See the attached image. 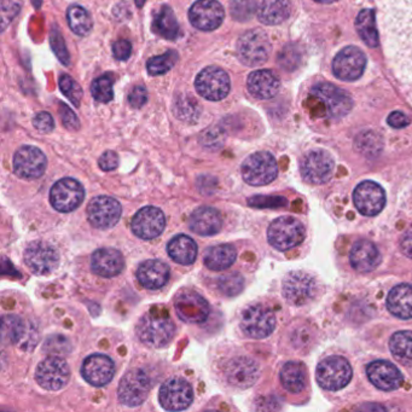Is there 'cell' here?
I'll return each mask as SVG.
<instances>
[{
    "label": "cell",
    "instance_id": "7dc6e473",
    "mask_svg": "<svg viewBox=\"0 0 412 412\" xmlns=\"http://www.w3.org/2000/svg\"><path fill=\"white\" fill-rule=\"evenodd\" d=\"M91 94L94 96V99L101 103L111 102L114 97V91H113V80L111 77H98L92 82L91 86Z\"/></svg>",
    "mask_w": 412,
    "mask_h": 412
},
{
    "label": "cell",
    "instance_id": "603a6c76",
    "mask_svg": "<svg viewBox=\"0 0 412 412\" xmlns=\"http://www.w3.org/2000/svg\"><path fill=\"white\" fill-rule=\"evenodd\" d=\"M175 308L179 318L187 323H202L208 318L209 305L200 294L185 290L175 298Z\"/></svg>",
    "mask_w": 412,
    "mask_h": 412
},
{
    "label": "cell",
    "instance_id": "5b68a950",
    "mask_svg": "<svg viewBox=\"0 0 412 412\" xmlns=\"http://www.w3.org/2000/svg\"><path fill=\"white\" fill-rule=\"evenodd\" d=\"M138 339L148 347L162 349L175 337V327L170 318L145 315L136 327Z\"/></svg>",
    "mask_w": 412,
    "mask_h": 412
},
{
    "label": "cell",
    "instance_id": "ab89813d",
    "mask_svg": "<svg viewBox=\"0 0 412 412\" xmlns=\"http://www.w3.org/2000/svg\"><path fill=\"white\" fill-rule=\"evenodd\" d=\"M389 349L397 361L406 366H412V332H395L389 341Z\"/></svg>",
    "mask_w": 412,
    "mask_h": 412
},
{
    "label": "cell",
    "instance_id": "d6a6232c",
    "mask_svg": "<svg viewBox=\"0 0 412 412\" xmlns=\"http://www.w3.org/2000/svg\"><path fill=\"white\" fill-rule=\"evenodd\" d=\"M292 5L289 0H263L258 9V18L263 25L276 26L289 18Z\"/></svg>",
    "mask_w": 412,
    "mask_h": 412
},
{
    "label": "cell",
    "instance_id": "7c38bea8",
    "mask_svg": "<svg viewBox=\"0 0 412 412\" xmlns=\"http://www.w3.org/2000/svg\"><path fill=\"white\" fill-rule=\"evenodd\" d=\"M241 327L251 339H265L271 335L276 327V316L268 307L253 305L243 312Z\"/></svg>",
    "mask_w": 412,
    "mask_h": 412
},
{
    "label": "cell",
    "instance_id": "bcb514c9",
    "mask_svg": "<svg viewBox=\"0 0 412 412\" xmlns=\"http://www.w3.org/2000/svg\"><path fill=\"white\" fill-rule=\"evenodd\" d=\"M244 287V280L239 273H229L220 277L218 281V288L225 296H236L241 293Z\"/></svg>",
    "mask_w": 412,
    "mask_h": 412
},
{
    "label": "cell",
    "instance_id": "9f6ffc18",
    "mask_svg": "<svg viewBox=\"0 0 412 412\" xmlns=\"http://www.w3.org/2000/svg\"><path fill=\"white\" fill-rule=\"evenodd\" d=\"M148 99V94H146V89L143 86H136L132 89L131 92L128 94V103L132 108H137L139 109L144 106Z\"/></svg>",
    "mask_w": 412,
    "mask_h": 412
},
{
    "label": "cell",
    "instance_id": "d6986e66",
    "mask_svg": "<svg viewBox=\"0 0 412 412\" xmlns=\"http://www.w3.org/2000/svg\"><path fill=\"white\" fill-rule=\"evenodd\" d=\"M121 217V204L111 196H98L89 201L87 218L97 229H111Z\"/></svg>",
    "mask_w": 412,
    "mask_h": 412
},
{
    "label": "cell",
    "instance_id": "816d5d0a",
    "mask_svg": "<svg viewBox=\"0 0 412 412\" xmlns=\"http://www.w3.org/2000/svg\"><path fill=\"white\" fill-rule=\"evenodd\" d=\"M23 0H1V30H4L10 22L18 16Z\"/></svg>",
    "mask_w": 412,
    "mask_h": 412
},
{
    "label": "cell",
    "instance_id": "ba28073f",
    "mask_svg": "<svg viewBox=\"0 0 412 412\" xmlns=\"http://www.w3.org/2000/svg\"><path fill=\"white\" fill-rule=\"evenodd\" d=\"M352 368L340 356H332L319 363L316 378L319 386L327 391H340L352 380Z\"/></svg>",
    "mask_w": 412,
    "mask_h": 412
},
{
    "label": "cell",
    "instance_id": "681fc988",
    "mask_svg": "<svg viewBox=\"0 0 412 412\" xmlns=\"http://www.w3.org/2000/svg\"><path fill=\"white\" fill-rule=\"evenodd\" d=\"M60 89L62 94L68 98L69 101L75 106H80L81 99H82V89L77 81L74 80L69 75H62L60 77Z\"/></svg>",
    "mask_w": 412,
    "mask_h": 412
},
{
    "label": "cell",
    "instance_id": "94428289",
    "mask_svg": "<svg viewBox=\"0 0 412 412\" xmlns=\"http://www.w3.org/2000/svg\"><path fill=\"white\" fill-rule=\"evenodd\" d=\"M400 249L404 255L412 259V226L408 227L400 237Z\"/></svg>",
    "mask_w": 412,
    "mask_h": 412
},
{
    "label": "cell",
    "instance_id": "e575fe53",
    "mask_svg": "<svg viewBox=\"0 0 412 412\" xmlns=\"http://www.w3.org/2000/svg\"><path fill=\"white\" fill-rule=\"evenodd\" d=\"M30 334H35V332L18 316L3 317V337L5 340L15 344H30L35 346L37 341L30 339V336H28Z\"/></svg>",
    "mask_w": 412,
    "mask_h": 412
},
{
    "label": "cell",
    "instance_id": "8992f818",
    "mask_svg": "<svg viewBox=\"0 0 412 412\" xmlns=\"http://www.w3.org/2000/svg\"><path fill=\"white\" fill-rule=\"evenodd\" d=\"M242 177L253 187H263L272 183L278 175V165L272 154L266 151L251 154L243 161Z\"/></svg>",
    "mask_w": 412,
    "mask_h": 412
},
{
    "label": "cell",
    "instance_id": "1f68e13d",
    "mask_svg": "<svg viewBox=\"0 0 412 412\" xmlns=\"http://www.w3.org/2000/svg\"><path fill=\"white\" fill-rule=\"evenodd\" d=\"M387 307L392 315L401 319L412 318V285H399L388 294Z\"/></svg>",
    "mask_w": 412,
    "mask_h": 412
},
{
    "label": "cell",
    "instance_id": "e0dca14e",
    "mask_svg": "<svg viewBox=\"0 0 412 412\" xmlns=\"http://www.w3.org/2000/svg\"><path fill=\"white\" fill-rule=\"evenodd\" d=\"M353 202L363 216L374 217L385 208L386 192L377 183L366 180L356 187L353 192Z\"/></svg>",
    "mask_w": 412,
    "mask_h": 412
},
{
    "label": "cell",
    "instance_id": "cb8c5ba5",
    "mask_svg": "<svg viewBox=\"0 0 412 412\" xmlns=\"http://www.w3.org/2000/svg\"><path fill=\"white\" fill-rule=\"evenodd\" d=\"M225 376L231 386L246 389L259 380V366L251 358H235L226 366Z\"/></svg>",
    "mask_w": 412,
    "mask_h": 412
},
{
    "label": "cell",
    "instance_id": "44dd1931",
    "mask_svg": "<svg viewBox=\"0 0 412 412\" xmlns=\"http://www.w3.org/2000/svg\"><path fill=\"white\" fill-rule=\"evenodd\" d=\"M46 156L42 150L23 145L13 156L15 173L23 179H37L44 175L46 170Z\"/></svg>",
    "mask_w": 412,
    "mask_h": 412
},
{
    "label": "cell",
    "instance_id": "3957f363",
    "mask_svg": "<svg viewBox=\"0 0 412 412\" xmlns=\"http://www.w3.org/2000/svg\"><path fill=\"white\" fill-rule=\"evenodd\" d=\"M320 285L313 275L305 271L290 272L283 281L282 293L293 306H306L319 295Z\"/></svg>",
    "mask_w": 412,
    "mask_h": 412
},
{
    "label": "cell",
    "instance_id": "680465c9",
    "mask_svg": "<svg viewBox=\"0 0 412 412\" xmlns=\"http://www.w3.org/2000/svg\"><path fill=\"white\" fill-rule=\"evenodd\" d=\"M113 54L116 60L125 61L130 58L132 54V45L128 40H119L113 45Z\"/></svg>",
    "mask_w": 412,
    "mask_h": 412
},
{
    "label": "cell",
    "instance_id": "be15d7a7",
    "mask_svg": "<svg viewBox=\"0 0 412 412\" xmlns=\"http://www.w3.org/2000/svg\"><path fill=\"white\" fill-rule=\"evenodd\" d=\"M135 1H136V4H137V6H138V8H143V6H144L145 1H146V0H135Z\"/></svg>",
    "mask_w": 412,
    "mask_h": 412
},
{
    "label": "cell",
    "instance_id": "6125c7cd",
    "mask_svg": "<svg viewBox=\"0 0 412 412\" xmlns=\"http://www.w3.org/2000/svg\"><path fill=\"white\" fill-rule=\"evenodd\" d=\"M315 1H318V3H322V4H332V3H335L337 0H315Z\"/></svg>",
    "mask_w": 412,
    "mask_h": 412
},
{
    "label": "cell",
    "instance_id": "83f0119b",
    "mask_svg": "<svg viewBox=\"0 0 412 412\" xmlns=\"http://www.w3.org/2000/svg\"><path fill=\"white\" fill-rule=\"evenodd\" d=\"M91 266L98 276L115 277L120 275L125 268V260L119 251L113 248H101L94 251L91 259Z\"/></svg>",
    "mask_w": 412,
    "mask_h": 412
},
{
    "label": "cell",
    "instance_id": "d4e9b609",
    "mask_svg": "<svg viewBox=\"0 0 412 412\" xmlns=\"http://www.w3.org/2000/svg\"><path fill=\"white\" fill-rule=\"evenodd\" d=\"M81 374L92 386H106L114 377V361L104 354H92L84 361Z\"/></svg>",
    "mask_w": 412,
    "mask_h": 412
},
{
    "label": "cell",
    "instance_id": "f1b7e54d",
    "mask_svg": "<svg viewBox=\"0 0 412 412\" xmlns=\"http://www.w3.org/2000/svg\"><path fill=\"white\" fill-rule=\"evenodd\" d=\"M246 86L255 98L270 99L278 94L281 81L271 70H255L248 77Z\"/></svg>",
    "mask_w": 412,
    "mask_h": 412
},
{
    "label": "cell",
    "instance_id": "5bb4252c",
    "mask_svg": "<svg viewBox=\"0 0 412 412\" xmlns=\"http://www.w3.org/2000/svg\"><path fill=\"white\" fill-rule=\"evenodd\" d=\"M85 197V190L77 179L63 178L52 187L50 201L58 212L68 213L77 209Z\"/></svg>",
    "mask_w": 412,
    "mask_h": 412
},
{
    "label": "cell",
    "instance_id": "484cf974",
    "mask_svg": "<svg viewBox=\"0 0 412 412\" xmlns=\"http://www.w3.org/2000/svg\"><path fill=\"white\" fill-rule=\"evenodd\" d=\"M370 382L381 391L391 392L398 389L403 383V375L399 369L387 361H373L366 368Z\"/></svg>",
    "mask_w": 412,
    "mask_h": 412
},
{
    "label": "cell",
    "instance_id": "6f0895ef",
    "mask_svg": "<svg viewBox=\"0 0 412 412\" xmlns=\"http://www.w3.org/2000/svg\"><path fill=\"white\" fill-rule=\"evenodd\" d=\"M98 165L101 167V170H106V172L114 170L116 167L119 166V156H118V154L109 150L99 158Z\"/></svg>",
    "mask_w": 412,
    "mask_h": 412
},
{
    "label": "cell",
    "instance_id": "f5cc1de1",
    "mask_svg": "<svg viewBox=\"0 0 412 412\" xmlns=\"http://www.w3.org/2000/svg\"><path fill=\"white\" fill-rule=\"evenodd\" d=\"M50 43H51L52 50L55 52L56 56L58 57V60L64 64L68 65L69 64V54L64 43L63 37L61 35L60 30L52 28L51 35H50Z\"/></svg>",
    "mask_w": 412,
    "mask_h": 412
},
{
    "label": "cell",
    "instance_id": "c3c4849f",
    "mask_svg": "<svg viewBox=\"0 0 412 412\" xmlns=\"http://www.w3.org/2000/svg\"><path fill=\"white\" fill-rule=\"evenodd\" d=\"M225 142V133L220 127H211L201 135L200 143L204 149L211 150V151H217L220 149Z\"/></svg>",
    "mask_w": 412,
    "mask_h": 412
},
{
    "label": "cell",
    "instance_id": "ee69618b",
    "mask_svg": "<svg viewBox=\"0 0 412 412\" xmlns=\"http://www.w3.org/2000/svg\"><path fill=\"white\" fill-rule=\"evenodd\" d=\"M230 13L236 21H249L255 13H258L256 0H231Z\"/></svg>",
    "mask_w": 412,
    "mask_h": 412
},
{
    "label": "cell",
    "instance_id": "ac0fdd59",
    "mask_svg": "<svg viewBox=\"0 0 412 412\" xmlns=\"http://www.w3.org/2000/svg\"><path fill=\"white\" fill-rule=\"evenodd\" d=\"M225 18V10L218 0H197L189 11L192 26L204 32L217 30Z\"/></svg>",
    "mask_w": 412,
    "mask_h": 412
},
{
    "label": "cell",
    "instance_id": "db71d44e",
    "mask_svg": "<svg viewBox=\"0 0 412 412\" xmlns=\"http://www.w3.org/2000/svg\"><path fill=\"white\" fill-rule=\"evenodd\" d=\"M33 125H35V130L40 133H50L55 128L54 118L46 111H42V113L35 115Z\"/></svg>",
    "mask_w": 412,
    "mask_h": 412
},
{
    "label": "cell",
    "instance_id": "60d3db41",
    "mask_svg": "<svg viewBox=\"0 0 412 412\" xmlns=\"http://www.w3.org/2000/svg\"><path fill=\"white\" fill-rule=\"evenodd\" d=\"M67 20L73 33L80 37L89 35L94 27V21L89 11L80 5L74 4L69 6L67 11Z\"/></svg>",
    "mask_w": 412,
    "mask_h": 412
},
{
    "label": "cell",
    "instance_id": "11a10c76",
    "mask_svg": "<svg viewBox=\"0 0 412 412\" xmlns=\"http://www.w3.org/2000/svg\"><path fill=\"white\" fill-rule=\"evenodd\" d=\"M60 115L62 123H63L64 127L68 128L70 131H77L79 130L80 123L77 120V115L74 114V111L65 106L64 103H60Z\"/></svg>",
    "mask_w": 412,
    "mask_h": 412
},
{
    "label": "cell",
    "instance_id": "4fadbf2b",
    "mask_svg": "<svg viewBox=\"0 0 412 412\" xmlns=\"http://www.w3.org/2000/svg\"><path fill=\"white\" fill-rule=\"evenodd\" d=\"M25 263L38 276H46L58 268L60 255L55 246L44 241L30 243L25 251Z\"/></svg>",
    "mask_w": 412,
    "mask_h": 412
},
{
    "label": "cell",
    "instance_id": "f35d334b",
    "mask_svg": "<svg viewBox=\"0 0 412 412\" xmlns=\"http://www.w3.org/2000/svg\"><path fill=\"white\" fill-rule=\"evenodd\" d=\"M356 28L358 35L364 40V43L370 47H377L380 44L376 18H375L374 10H363L358 15L356 20Z\"/></svg>",
    "mask_w": 412,
    "mask_h": 412
},
{
    "label": "cell",
    "instance_id": "91938a15",
    "mask_svg": "<svg viewBox=\"0 0 412 412\" xmlns=\"http://www.w3.org/2000/svg\"><path fill=\"white\" fill-rule=\"evenodd\" d=\"M387 123H388V125L393 128H403L406 127V126L410 125V119H408L406 115L401 113V111H393V113L388 116Z\"/></svg>",
    "mask_w": 412,
    "mask_h": 412
},
{
    "label": "cell",
    "instance_id": "f907efd6",
    "mask_svg": "<svg viewBox=\"0 0 412 412\" xmlns=\"http://www.w3.org/2000/svg\"><path fill=\"white\" fill-rule=\"evenodd\" d=\"M300 61H301V56H300V51L295 45L285 46L278 57V62L281 64L282 68H285V70H294V69L298 68Z\"/></svg>",
    "mask_w": 412,
    "mask_h": 412
},
{
    "label": "cell",
    "instance_id": "7a4b0ae2",
    "mask_svg": "<svg viewBox=\"0 0 412 412\" xmlns=\"http://www.w3.org/2000/svg\"><path fill=\"white\" fill-rule=\"evenodd\" d=\"M308 98L320 104L323 116L327 119H342L352 111L353 101L349 92L329 82H319L313 86Z\"/></svg>",
    "mask_w": 412,
    "mask_h": 412
},
{
    "label": "cell",
    "instance_id": "74e56055",
    "mask_svg": "<svg viewBox=\"0 0 412 412\" xmlns=\"http://www.w3.org/2000/svg\"><path fill=\"white\" fill-rule=\"evenodd\" d=\"M281 382L287 391L298 394L306 386V371L301 363L289 361L281 370Z\"/></svg>",
    "mask_w": 412,
    "mask_h": 412
},
{
    "label": "cell",
    "instance_id": "ffe728a7",
    "mask_svg": "<svg viewBox=\"0 0 412 412\" xmlns=\"http://www.w3.org/2000/svg\"><path fill=\"white\" fill-rule=\"evenodd\" d=\"M158 400L165 410L182 411L192 405L194 391L183 378H172L161 387Z\"/></svg>",
    "mask_w": 412,
    "mask_h": 412
},
{
    "label": "cell",
    "instance_id": "9c48e42d",
    "mask_svg": "<svg viewBox=\"0 0 412 412\" xmlns=\"http://www.w3.org/2000/svg\"><path fill=\"white\" fill-rule=\"evenodd\" d=\"M335 162L325 150H311L300 161V173L306 183L322 185L332 179Z\"/></svg>",
    "mask_w": 412,
    "mask_h": 412
},
{
    "label": "cell",
    "instance_id": "52a82bcc",
    "mask_svg": "<svg viewBox=\"0 0 412 412\" xmlns=\"http://www.w3.org/2000/svg\"><path fill=\"white\" fill-rule=\"evenodd\" d=\"M305 227L293 217H281L273 220L268 230V242L278 251H289L305 239Z\"/></svg>",
    "mask_w": 412,
    "mask_h": 412
},
{
    "label": "cell",
    "instance_id": "d590c367",
    "mask_svg": "<svg viewBox=\"0 0 412 412\" xmlns=\"http://www.w3.org/2000/svg\"><path fill=\"white\" fill-rule=\"evenodd\" d=\"M237 258V251L231 244H218L211 246L204 254V265L213 271L229 268Z\"/></svg>",
    "mask_w": 412,
    "mask_h": 412
},
{
    "label": "cell",
    "instance_id": "f6af8a7d",
    "mask_svg": "<svg viewBox=\"0 0 412 412\" xmlns=\"http://www.w3.org/2000/svg\"><path fill=\"white\" fill-rule=\"evenodd\" d=\"M357 148L359 151L369 156L377 155L382 149V141L375 132H364L359 135L357 138Z\"/></svg>",
    "mask_w": 412,
    "mask_h": 412
},
{
    "label": "cell",
    "instance_id": "836d02e7",
    "mask_svg": "<svg viewBox=\"0 0 412 412\" xmlns=\"http://www.w3.org/2000/svg\"><path fill=\"white\" fill-rule=\"evenodd\" d=\"M170 259L180 265H192L197 256V244L187 235H178L167 244Z\"/></svg>",
    "mask_w": 412,
    "mask_h": 412
},
{
    "label": "cell",
    "instance_id": "6da1fadb",
    "mask_svg": "<svg viewBox=\"0 0 412 412\" xmlns=\"http://www.w3.org/2000/svg\"><path fill=\"white\" fill-rule=\"evenodd\" d=\"M378 26L387 62L412 106V0H382Z\"/></svg>",
    "mask_w": 412,
    "mask_h": 412
},
{
    "label": "cell",
    "instance_id": "4316f807",
    "mask_svg": "<svg viewBox=\"0 0 412 412\" xmlns=\"http://www.w3.org/2000/svg\"><path fill=\"white\" fill-rule=\"evenodd\" d=\"M349 261L356 271L366 273L377 268L381 263V254L374 243L361 239L353 244L349 253Z\"/></svg>",
    "mask_w": 412,
    "mask_h": 412
},
{
    "label": "cell",
    "instance_id": "7bdbcfd3",
    "mask_svg": "<svg viewBox=\"0 0 412 412\" xmlns=\"http://www.w3.org/2000/svg\"><path fill=\"white\" fill-rule=\"evenodd\" d=\"M178 54L173 50H168L166 54L161 56H155L150 58L146 63V68L150 75H162L165 73L170 72L175 67L178 61Z\"/></svg>",
    "mask_w": 412,
    "mask_h": 412
},
{
    "label": "cell",
    "instance_id": "4dcf8cb0",
    "mask_svg": "<svg viewBox=\"0 0 412 412\" xmlns=\"http://www.w3.org/2000/svg\"><path fill=\"white\" fill-rule=\"evenodd\" d=\"M189 225L195 234L201 236H213L220 231L223 218L216 208L200 207L192 212Z\"/></svg>",
    "mask_w": 412,
    "mask_h": 412
},
{
    "label": "cell",
    "instance_id": "8d00e7d4",
    "mask_svg": "<svg viewBox=\"0 0 412 412\" xmlns=\"http://www.w3.org/2000/svg\"><path fill=\"white\" fill-rule=\"evenodd\" d=\"M154 33L160 35L167 40H175L180 35L178 21L175 18L173 10L168 5H163L158 13H155L153 20Z\"/></svg>",
    "mask_w": 412,
    "mask_h": 412
},
{
    "label": "cell",
    "instance_id": "2e32d148",
    "mask_svg": "<svg viewBox=\"0 0 412 412\" xmlns=\"http://www.w3.org/2000/svg\"><path fill=\"white\" fill-rule=\"evenodd\" d=\"M70 371L67 361L60 357H49L39 364L37 382L47 391H60L68 383Z\"/></svg>",
    "mask_w": 412,
    "mask_h": 412
},
{
    "label": "cell",
    "instance_id": "b9f144b4",
    "mask_svg": "<svg viewBox=\"0 0 412 412\" xmlns=\"http://www.w3.org/2000/svg\"><path fill=\"white\" fill-rule=\"evenodd\" d=\"M175 114L183 121L195 123L201 114L200 104L190 96L178 97L175 99Z\"/></svg>",
    "mask_w": 412,
    "mask_h": 412
},
{
    "label": "cell",
    "instance_id": "8fae6325",
    "mask_svg": "<svg viewBox=\"0 0 412 412\" xmlns=\"http://www.w3.org/2000/svg\"><path fill=\"white\" fill-rule=\"evenodd\" d=\"M195 87L197 94L202 97L218 102L229 94L231 81L225 70L219 67H207L199 73Z\"/></svg>",
    "mask_w": 412,
    "mask_h": 412
},
{
    "label": "cell",
    "instance_id": "9a60e30c",
    "mask_svg": "<svg viewBox=\"0 0 412 412\" xmlns=\"http://www.w3.org/2000/svg\"><path fill=\"white\" fill-rule=\"evenodd\" d=\"M366 67V57L359 47L347 46L342 49L332 62V72L340 80H358Z\"/></svg>",
    "mask_w": 412,
    "mask_h": 412
},
{
    "label": "cell",
    "instance_id": "7402d4cb",
    "mask_svg": "<svg viewBox=\"0 0 412 412\" xmlns=\"http://www.w3.org/2000/svg\"><path fill=\"white\" fill-rule=\"evenodd\" d=\"M132 231L142 239H153L160 236L166 226V218L161 209L148 206L139 209L132 219Z\"/></svg>",
    "mask_w": 412,
    "mask_h": 412
},
{
    "label": "cell",
    "instance_id": "277c9868",
    "mask_svg": "<svg viewBox=\"0 0 412 412\" xmlns=\"http://www.w3.org/2000/svg\"><path fill=\"white\" fill-rule=\"evenodd\" d=\"M236 49L238 60L244 65L258 67L268 60L272 47L263 30H251L239 37Z\"/></svg>",
    "mask_w": 412,
    "mask_h": 412
},
{
    "label": "cell",
    "instance_id": "30bf717a",
    "mask_svg": "<svg viewBox=\"0 0 412 412\" xmlns=\"http://www.w3.org/2000/svg\"><path fill=\"white\" fill-rule=\"evenodd\" d=\"M151 389V380L144 370L132 369L120 381V403L128 408H136L144 403Z\"/></svg>",
    "mask_w": 412,
    "mask_h": 412
},
{
    "label": "cell",
    "instance_id": "f546056e",
    "mask_svg": "<svg viewBox=\"0 0 412 412\" xmlns=\"http://www.w3.org/2000/svg\"><path fill=\"white\" fill-rule=\"evenodd\" d=\"M137 278L146 289H160L170 278V268L160 260H146L137 270Z\"/></svg>",
    "mask_w": 412,
    "mask_h": 412
}]
</instances>
